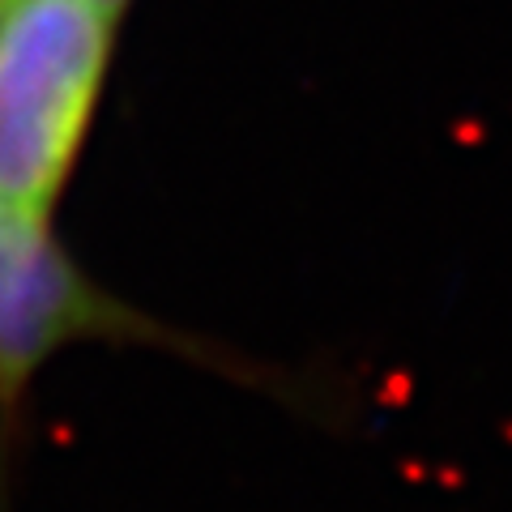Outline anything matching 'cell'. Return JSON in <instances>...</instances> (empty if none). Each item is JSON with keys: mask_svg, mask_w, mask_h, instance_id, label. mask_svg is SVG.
<instances>
[{"mask_svg": "<svg viewBox=\"0 0 512 512\" xmlns=\"http://www.w3.org/2000/svg\"><path fill=\"white\" fill-rule=\"evenodd\" d=\"M94 0H0V210L47 222L86 141L111 52Z\"/></svg>", "mask_w": 512, "mask_h": 512, "instance_id": "1", "label": "cell"}, {"mask_svg": "<svg viewBox=\"0 0 512 512\" xmlns=\"http://www.w3.org/2000/svg\"><path fill=\"white\" fill-rule=\"evenodd\" d=\"M128 325L47 235L0 210V397L18 393L60 346Z\"/></svg>", "mask_w": 512, "mask_h": 512, "instance_id": "2", "label": "cell"}, {"mask_svg": "<svg viewBox=\"0 0 512 512\" xmlns=\"http://www.w3.org/2000/svg\"><path fill=\"white\" fill-rule=\"evenodd\" d=\"M94 5H103V9L111 13V18H116V13H120V9L128 5V0H94Z\"/></svg>", "mask_w": 512, "mask_h": 512, "instance_id": "3", "label": "cell"}]
</instances>
